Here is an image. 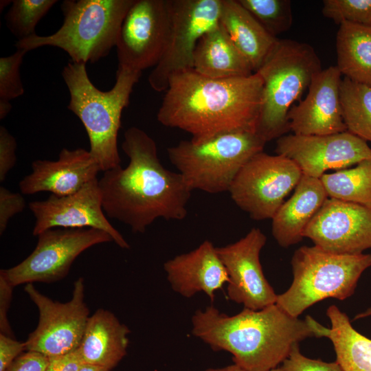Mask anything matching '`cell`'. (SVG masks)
<instances>
[{"mask_svg": "<svg viewBox=\"0 0 371 371\" xmlns=\"http://www.w3.org/2000/svg\"><path fill=\"white\" fill-rule=\"evenodd\" d=\"M341 76L337 66H330L314 76L305 98L288 113L293 134L326 135L347 131L339 98Z\"/></svg>", "mask_w": 371, "mask_h": 371, "instance_id": "18", "label": "cell"}, {"mask_svg": "<svg viewBox=\"0 0 371 371\" xmlns=\"http://www.w3.org/2000/svg\"><path fill=\"white\" fill-rule=\"evenodd\" d=\"M26 203L23 196L16 192H12L5 187H0V234L2 235L10 218L25 208Z\"/></svg>", "mask_w": 371, "mask_h": 371, "instance_id": "34", "label": "cell"}, {"mask_svg": "<svg viewBox=\"0 0 371 371\" xmlns=\"http://www.w3.org/2000/svg\"><path fill=\"white\" fill-rule=\"evenodd\" d=\"M135 0H65L60 8L61 27L47 36L37 34L17 41L16 49L27 52L58 47L77 63H94L116 46L123 20Z\"/></svg>", "mask_w": 371, "mask_h": 371, "instance_id": "5", "label": "cell"}, {"mask_svg": "<svg viewBox=\"0 0 371 371\" xmlns=\"http://www.w3.org/2000/svg\"><path fill=\"white\" fill-rule=\"evenodd\" d=\"M130 329L108 310L89 317L78 351L84 363L112 370L126 356Z\"/></svg>", "mask_w": 371, "mask_h": 371, "instance_id": "22", "label": "cell"}, {"mask_svg": "<svg viewBox=\"0 0 371 371\" xmlns=\"http://www.w3.org/2000/svg\"><path fill=\"white\" fill-rule=\"evenodd\" d=\"M219 22L256 72L278 38L271 35L238 0H223Z\"/></svg>", "mask_w": 371, "mask_h": 371, "instance_id": "23", "label": "cell"}, {"mask_svg": "<svg viewBox=\"0 0 371 371\" xmlns=\"http://www.w3.org/2000/svg\"><path fill=\"white\" fill-rule=\"evenodd\" d=\"M269 371H283L280 366L274 369H272Z\"/></svg>", "mask_w": 371, "mask_h": 371, "instance_id": "45", "label": "cell"}, {"mask_svg": "<svg viewBox=\"0 0 371 371\" xmlns=\"http://www.w3.org/2000/svg\"><path fill=\"white\" fill-rule=\"evenodd\" d=\"M262 90L256 72L211 78L193 69L182 71L170 78L157 118L165 126L190 133L194 142L223 133L256 132Z\"/></svg>", "mask_w": 371, "mask_h": 371, "instance_id": "2", "label": "cell"}, {"mask_svg": "<svg viewBox=\"0 0 371 371\" xmlns=\"http://www.w3.org/2000/svg\"><path fill=\"white\" fill-rule=\"evenodd\" d=\"M322 12L339 25L346 22L371 26V0H324Z\"/></svg>", "mask_w": 371, "mask_h": 371, "instance_id": "31", "label": "cell"}, {"mask_svg": "<svg viewBox=\"0 0 371 371\" xmlns=\"http://www.w3.org/2000/svg\"><path fill=\"white\" fill-rule=\"evenodd\" d=\"M141 75L142 72L117 68L114 86L103 91L89 79L85 64L71 60L63 69L62 76L70 95L67 109L84 125L89 152L103 172L121 166L117 135L122 113Z\"/></svg>", "mask_w": 371, "mask_h": 371, "instance_id": "4", "label": "cell"}, {"mask_svg": "<svg viewBox=\"0 0 371 371\" xmlns=\"http://www.w3.org/2000/svg\"><path fill=\"white\" fill-rule=\"evenodd\" d=\"M302 175L298 166L288 157L262 151L240 169L228 192L251 218L272 219Z\"/></svg>", "mask_w": 371, "mask_h": 371, "instance_id": "9", "label": "cell"}, {"mask_svg": "<svg viewBox=\"0 0 371 371\" xmlns=\"http://www.w3.org/2000/svg\"><path fill=\"white\" fill-rule=\"evenodd\" d=\"M193 69L211 78L244 77L254 73L220 22L198 41Z\"/></svg>", "mask_w": 371, "mask_h": 371, "instance_id": "24", "label": "cell"}, {"mask_svg": "<svg viewBox=\"0 0 371 371\" xmlns=\"http://www.w3.org/2000/svg\"><path fill=\"white\" fill-rule=\"evenodd\" d=\"M276 152L293 161L303 175L320 179L328 170H342L371 159L367 142L348 131L326 135L279 137Z\"/></svg>", "mask_w": 371, "mask_h": 371, "instance_id": "14", "label": "cell"}, {"mask_svg": "<svg viewBox=\"0 0 371 371\" xmlns=\"http://www.w3.org/2000/svg\"><path fill=\"white\" fill-rule=\"evenodd\" d=\"M23 351H26L25 342L0 333V371H5Z\"/></svg>", "mask_w": 371, "mask_h": 371, "instance_id": "37", "label": "cell"}, {"mask_svg": "<svg viewBox=\"0 0 371 371\" xmlns=\"http://www.w3.org/2000/svg\"><path fill=\"white\" fill-rule=\"evenodd\" d=\"M170 19V0H135L118 34L117 68L142 72L155 67L166 46Z\"/></svg>", "mask_w": 371, "mask_h": 371, "instance_id": "13", "label": "cell"}, {"mask_svg": "<svg viewBox=\"0 0 371 371\" xmlns=\"http://www.w3.org/2000/svg\"><path fill=\"white\" fill-rule=\"evenodd\" d=\"M122 149L129 159L127 166L106 170L99 180L106 214L135 233L145 232L159 218L184 219L192 190L179 172L161 164L154 139L133 126L124 133Z\"/></svg>", "mask_w": 371, "mask_h": 371, "instance_id": "1", "label": "cell"}, {"mask_svg": "<svg viewBox=\"0 0 371 371\" xmlns=\"http://www.w3.org/2000/svg\"><path fill=\"white\" fill-rule=\"evenodd\" d=\"M24 291L39 311L38 324L25 341L26 350L51 358L77 350L89 317L84 279L80 277L75 281L71 299L65 303L42 294L32 283L26 284Z\"/></svg>", "mask_w": 371, "mask_h": 371, "instance_id": "12", "label": "cell"}, {"mask_svg": "<svg viewBox=\"0 0 371 371\" xmlns=\"http://www.w3.org/2000/svg\"><path fill=\"white\" fill-rule=\"evenodd\" d=\"M13 288L14 286L0 276V331L1 333L14 338L8 318Z\"/></svg>", "mask_w": 371, "mask_h": 371, "instance_id": "38", "label": "cell"}, {"mask_svg": "<svg viewBox=\"0 0 371 371\" xmlns=\"http://www.w3.org/2000/svg\"><path fill=\"white\" fill-rule=\"evenodd\" d=\"M368 316H371V307L368 308L365 311H363L362 313H359V314H357L355 317L354 319L365 318V317H368Z\"/></svg>", "mask_w": 371, "mask_h": 371, "instance_id": "43", "label": "cell"}, {"mask_svg": "<svg viewBox=\"0 0 371 371\" xmlns=\"http://www.w3.org/2000/svg\"><path fill=\"white\" fill-rule=\"evenodd\" d=\"M283 371H342L339 364L320 359H310L301 353L299 344H295L280 366Z\"/></svg>", "mask_w": 371, "mask_h": 371, "instance_id": "33", "label": "cell"}, {"mask_svg": "<svg viewBox=\"0 0 371 371\" xmlns=\"http://www.w3.org/2000/svg\"><path fill=\"white\" fill-rule=\"evenodd\" d=\"M32 172L19 182L24 194L49 192L56 196L71 194L97 178L100 166L89 150L63 148L56 161L36 160Z\"/></svg>", "mask_w": 371, "mask_h": 371, "instance_id": "19", "label": "cell"}, {"mask_svg": "<svg viewBox=\"0 0 371 371\" xmlns=\"http://www.w3.org/2000/svg\"><path fill=\"white\" fill-rule=\"evenodd\" d=\"M205 371H247V370L238 366V365L233 363L232 365L227 366L222 368H210L206 369Z\"/></svg>", "mask_w": 371, "mask_h": 371, "instance_id": "40", "label": "cell"}, {"mask_svg": "<svg viewBox=\"0 0 371 371\" xmlns=\"http://www.w3.org/2000/svg\"><path fill=\"white\" fill-rule=\"evenodd\" d=\"M260 24L272 36L288 31L293 23L289 0H238Z\"/></svg>", "mask_w": 371, "mask_h": 371, "instance_id": "30", "label": "cell"}, {"mask_svg": "<svg viewBox=\"0 0 371 371\" xmlns=\"http://www.w3.org/2000/svg\"><path fill=\"white\" fill-rule=\"evenodd\" d=\"M12 1H5V0H1L0 2V8H1V10H2V9H4V8L9 5L10 3V2H12Z\"/></svg>", "mask_w": 371, "mask_h": 371, "instance_id": "44", "label": "cell"}, {"mask_svg": "<svg viewBox=\"0 0 371 371\" xmlns=\"http://www.w3.org/2000/svg\"><path fill=\"white\" fill-rule=\"evenodd\" d=\"M49 358L36 351L26 350L6 368L5 371H46Z\"/></svg>", "mask_w": 371, "mask_h": 371, "instance_id": "36", "label": "cell"}, {"mask_svg": "<svg viewBox=\"0 0 371 371\" xmlns=\"http://www.w3.org/2000/svg\"><path fill=\"white\" fill-rule=\"evenodd\" d=\"M28 205L35 217L34 236H38L47 229L56 227L95 228L108 233L120 247L130 248L129 244L111 224L104 213L97 178L71 194H52L45 200L34 201Z\"/></svg>", "mask_w": 371, "mask_h": 371, "instance_id": "16", "label": "cell"}, {"mask_svg": "<svg viewBox=\"0 0 371 371\" xmlns=\"http://www.w3.org/2000/svg\"><path fill=\"white\" fill-rule=\"evenodd\" d=\"M223 0H170V26L163 54L148 76L150 86L165 91L175 74L193 69L201 36L219 23Z\"/></svg>", "mask_w": 371, "mask_h": 371, "instance_id": "10", "label": "cell"}, {"mask_svg": "<svg viewBox=\"0 0 371 371\" xmlns=\"http://www.w3.org/2000/svg\"><path fill=\"white\" fill-rule=\"evenodd\" d=\"M164 269L172 290L187 298L202 292L213 301L215 292L228 282L216 247L208 240L167 260Z\"/></svg>", "mask_w": 371, "mask_h": 371, "instance_id": "20", "label": "cell"}, {"mask_svg": "<svg viewBox=\"0 0 371 371\" xmlns=\"http://www.w3.org/2000/svg\"><path fill=\"white\" fill-rule=\"evenodd\" d=\"M321 61L309 44L278 39L256 73L263 83L256 133L267 143L289 130L288 113L322 71Z\"/></svg>", "mask_w": 371, "mask_h": 371, "instance_id": "6", "label": "cell"}, {"mask_svg": "<svg viewBox=\"0 0 371 371\" xmlns=\"http://www.w3.org/2000/svg\"><path fill=\"white\" fill-rule=\"evenodd\" d=\"M315 245L341 254L371 248V207L328 198L304 232Z\"/></svg>", "mask_w": 371, "mask_h": 371, "instance_id": "17", "label": "cell"}, {"mask_svg": "<svg viewBox=\"0 0 371 371\" xmlns=\"http://www.w3.org/2000/svg\"><path fill=\"white\" fill-rule=\"evenodd\" d=\"M34 251L0 276L12 286L35 282L51 283L64 278L76 258L88 248L113 241L106 232L90 227L52 228L38 236Z\"/></svg>", "mask_w": 371, "mask_h": 371, "instance_id": "11", "label": "cell"}, {"mask_svg": "<svg viewBox=\"0 0 371 371\" xmlns=\"http://www.w3.org/2000/svg\"><path fill=\"white\" fill-rule=\"evenodd\" d=\"M266 241V236L254 227L238 241L216 247L228 276V298L251 310L262 309L277 301L278 295L266 279L260 261Z\"/></svg>", "mask_w": 371, "mask_h": 371, "instance_id": "15", "label": "cell"}, {"mask_svg": "<svg viewBox=\"0 0 371 371\" xmlns=\"http://www.w3.org/2000/svg\"><path fill=\"white\" fill-rule=\"evenodd\" d=\"M320 180L329 198L371 207V159L324 174Z\"/></svg>", "mask_w": 371, "mask_h": 371, "instance_id": "27", "label": "cell"}, {"mask_svg": "<svg viewBox=\"0 0 371 371\" xmlns=\"http://www.w3.org/2000/svg\"><path fill=\"white\" fill-rule=\"evenodd\" d=\"M12 104L10 102L0 100V120H3L10 113Z\"/></svg>", "mask_w": 371, "mask_h": 371, "instance_id": "41", "label": "cell"}, {"mask_svg": "<svg viewBox=\"0 0 371 371\" xmlns=\"http://www.w3.org/2000/svg\"><path fill=\"white\" fill-rule=\"evenodd\" d=\"M83 363L77 349L63 355L49 358L46 371H78Z\"/></svg>", "mask_w": 371, "mask_h": 371, "instance_id": "39", "label": "cell"}, {"mask_svg": "<svg viewBox=\"0 0 371 371\" xmlns=\"http://www.w3.org/2000/svg\"><path fill=\"white\" fill-rule=\"evenodd\" d=\"M16 142L3 126H0V181L5 180L8 173L14 166Z\"/></svg>", "mask_w": 371, "mask_h": 371, "instance_id": "35", "label": "cell"}, {"mask_svg": "<svg viewBox=\"0 0 371 371\" xmlns=\"http://www.w3.org/2000/svg\"><path fill=\"white\" fill-rule=\"evenodd\" d=\"M293 280L278 295L276 304L298 317L326 298L344 300L351 296L363 271L371 267V254H341L314 245L302 246L291 258Z\"/></svg>", "mask_w": 371, "mask_h": 371, "instance_id": "7", "label": "cell"}, {"mask_svg": "<svg viewBox=\"0 0 371 371\" xmlns=\"http://www.w3.org/2000/svg\"><path fill=\"white\" fill-rule=\"evenodd\" d=\"M266 142L254 131H231L199 142L182 140L168 157L188 186L210 194L228 192L236 176Z\"/></svg>", "mask_w": 371, "mask_h": 371, "instance_id": "8", "label": "cell"}, {"mask_svg": "<svg viewBox=\"0 0 371 371\" xmlns=\"http://www.w3.org/2000/svg\"><path fill=\"white\" fill-rule=\"evenodd\" d=\"M192 333L215 351L232 354L234 363L247 371L279 367L295 344L324 337L327 328L310 316L293 317L276 304L260 310L244 308L234 315L214 306L195 311Z\"/></svg>", "mask_w": 371, "mask_h": 371, "instance_id": "3", "label": "cell"}, {"mask_svg": "<svg viewBox=\"0 0 371 371\" xmlns=\"http://www.w3.org/2000/svg\"><path fill=\"white\" fill-rule=\"evenodd\" d=\"M331 323L325 337L330 339L342 371H371V339L357 331L337 306L326 311Z\"/></svg>", "mask_w": 371, "mask_h": 371, "instance_id": "26", "label": "cell"}, {"mask_svg": "<svg viewBox=\"0 0 371 371\" xmlns=\"http://www.w3.org/2000/svg\"><path fill=\"white\" fill-rule=\"evenodd\" d=\"M25 49H17L10 56L0 58V100L10 102L24 93L21 78L20 67Z\"/></svg>", "mask_w": 371, "mask_h": 371, "instance_id": "32", "label": "cell"}, {"mask_svg": "<svg viewBox=\"0 0 371 371\" xmlns=\"http://www.w3.org/2000/svg\"><path fill=\"white\" fill-rule=\"evenodd\" d=\"M56 0H14L5 14L6 26L18 41L36 34L38 23Z\"/></svg>", "mask_w": 371, "mask_h": 371, "instance_id": "29", "label": "cell"}, {"mask_svg": "<svg viewBox=\"0 0 371 371\" xmlns=\"http://www.w3.org/2000/svg\"><path fill=\"white\" fill-rule=\"evenodd\" d=\"M328 198L320 179L302 175L292 196L272 218V234L282 247L304 238L312 218Z\"/></svg>", "mask_w": 371, "mask_h": 371, "instance_id": "21", "label": "cell"}, {"mask_svg": "<svg viewBox=\"0 0 371 371\" xmlns=\"http://www.w3.org/2000/svg\"><path fill=\"white\" fill-rule=\"evenodd\" d=\"M339 98L347 131L371 142V86L344 77Z\"/></svg>", "mask_w": 371, "mask_h": 371, "instance_id": "28", "label": "cell"}, {"mask_svg": "<svg viewBox=\"0 0 371 371\" xmlns=\"http://www.w3.org/2000/svg\"><path fill=\"white\" fill-rule=\"evenodd\" d=\"M78 371H112L108 368L88 364V363H83Z\"/></svg>", "mask_w": 371, "mask_h": 371, "instance_id": "42", "label": "cell"}, {"mask_svg": "<svg viewBox=\"0 0 371 371\" xmlns=\"http://www.w3.org/2000/svg\"><path fill=\"white\" fill-rule=\"evenodd\" d=\"M337 67L354 82L371 86V26L342 23L336 36Z\"/></svg>", "mask_w": 371, "mask_h": 371, "instance_id": "25", "label": "cell"}]
</instances>
